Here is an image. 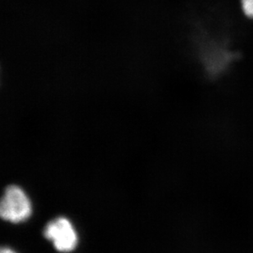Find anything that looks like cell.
Instances as JSON below:
<instances>
[{
  "instance_id": "3957f363",
  "label": "cell",
  "mask_w": 253,
  "mask_h": 253,
  "mask_svg": "<svg viewBox=\"0 0 253 253\" xmlns=\"http://www.w3.org/2000/svg\"><path fill=\"white\" fill-rule=\"evenodd\" d=\"M240 7L244 17L253 21V0H240Z\"/></svg>"
},
{
  "instance_id": "7a4b0ae2",
  "label": "cell",
  "mask_w": 253,
  "mask_h": 253,
  "mask_svg": "<svg viewBox=\"0 0 253 253\" xmlns=\"http://www.w3.org/2000/svg\"><path fill=\"white\" fill-rule=\"evenodd\" d=\"M43 235L53 242V246L61 253H69L77 244V234L67 218L58 217L46 225Z\"/></svg>"
},
{
  "instance_id": "6da1fadb",
  "label": "cell",
  "mask_w": 253,
  "mask_h": 253,
  "mask_svg": "<svg viewBox=\"0 0 253 253\" xmlns=\"http://www.w3.org/2000/svg\"><path fill=\"white\" fill-rule=\"evenodd\" d=\"M31 214V204L27 194L19 187L10 185L5 189L0 204V215L12 223L24 221Z\"/></svg>"
},
{
  "instance_id": "277c9868",
  "label": "cell",
  "mask_w": 253,
  "mask_h": 253,
  "mask_svg": "<svg viewBox=\"0 0 253 253\" xmlns=\"http://www.w3.org/2000/svg\"><path fill=\"white\" fill-rule=\"evenodd\" d=\"M0 253H17L16 252L13 251L12 249H10L9 248H2L1 249Z\"/></svg>"
}]
</instances>
